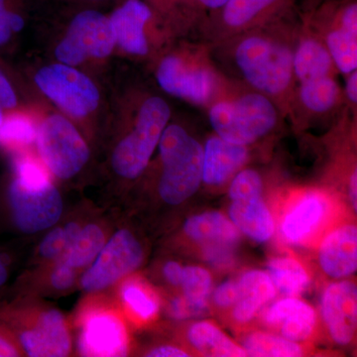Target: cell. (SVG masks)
<instances>
[{
	"mask_svg": "<svg viewBox=\"0 0 357 357\" xmlns=\"http://www.w3.org/2000/svg\"><path fill=\"white\" fill-rule=\"evenodd\" d=\"M170 117V107L160 96H150L141 102L132 124L110 155V166L117 177L134 180L144 172Z\"/></svg>",
	"mask_w": 357,
	"mask_h": 357,
	"instance_id": "6da1fadb",
	"label": "cell"
},
{
	"mask_svg": "<svg viewBox=\"0 0 357 357\" xmlns=\"http://www.w3.org/2000/svg\"><path fill=\"white\" fill-rule=\"evenodd\" d=\"M158 146L160 196L167 204L183 203L198 191L203 181L204 148L177 124L166 126Z\"/></svg>",
	"mask_w": 357,
	"mask_h": 357,
	"instance_id": "7a4b0ae2",
	"label": "cell"
},
{
	"mask_svg": "<svg viewBox=\"0 0 357 357\" xmlns=\"http://www.w3.org/2000/svg\"><path fill=\"white\" fill-rule=\"evenodd\" d=\"M21 351L31 357H64L73 349L72 335L64 314L55 307H10L0 314Z\"/></svg>",
	"mask_w": 357,
	"mask_h": 357,
	"instance_id": "3957f363",
	"label": "cell"
},
{
	"mask_svg": "<svg viewBox=\"0 0 357 357\" xmlns=\"http://www.w3.org/2000/svg\"><path fill=\"white\" fill-rule=\"evenodd\" d=\"M234 59L244 79L263 95L281 96L290 88L293 52L278 40L249 35L237 44Z\"/></svg>",
	"mask_w": 357,
	"mask_h": 357,
	"instance_id": "277c9868",
	"label": "cell"
},
{
	"mask_svg": "<svg viewBox=\"0 0 357 357\" xmlns=\"http://www.w3.org/2000/svg\"><path fill=\"white\" fill-rule=\"evenodd\" d=\"M34 84L72 121H88L102 107L98 84L76 67L59 62L42 66L35 72Z\"/></svg>",
	"mask_w": 357,
	"mask_h": 357,
	"instance_id": "5b68a950",
	"label": "cell"
},
{
	"mask_svg": "<svg viewBox=\"0 0 357 357\" xmlns=\"http://www.w3.org/2000/svg\"><path fill=\"white\" fill-rule=\"evenodd\" d=\"M77 349L83 356H126L130 340L115 302L93 297L79 307L76 317Z\"/></svg>",
	"mask_w": 357,
	"mask_h": 357,
	"instance_id": "8992f818",
	"label": "cell"
},
{
	"mask_svg": "<svg viewBox=\"0 0 357 357\" xmlns=\"http://www.w3.org/2000/svg\"><path fill=\"white\" fill-rule=\"evenodd\" d=\"M208 117L218 136L246 146L269 133L276 126L278 114L267 96L251 93L215 103Z\"/></svg>",
	"mask_w": 357,
	"mask_h": 357,
	"instance_id": "52a82bcc",
	"label": "cell"
},
{
	"mask_svg": "<svg viewBox=\"0 0 357 357\" xmlns=\"http://www.w3.org/2000/svg\"><path fill=\"white\" fill-rule=\"evenodd\" d=\"M37 151L49 172L60 180L76 177L91 159V149L74 121L62 114L46 115L38 123Z\"/></svg>",
	"mask_w": 357,
	"mask_h": 357,
	"instance_id": "ba28073f",
	"label": "cell"
},
{
	"mask_svg": "<svg viewBox=\"0 0 357 357\" xmlns=\"http://www.w3.org/2000/svg\"><path fill=\"white\" fill-rule=\"evenodd\" d=\"M115 39L109 16L93 9L73 17L64 37L54 50L56 62L79 67L88 61H102L114 53Z\"/></svg>",
	"mask_w": 357,
	"mask_h": 357,
	"instance_id": "9c48e42d",
	"label": "cell"
},
{
	"mask_svg": "<svg viewBox=\"0 0 357 357\" xmlns=\"http://www.w3.org/2000/svg\"><path fill=\"white\" fill-rule=\"evenodd\" d=\"M143 258L144 251L132 232L117 230L82 274L79 285L89 294L102 292L135 271Z\"/></svg>",
	"mask_w": 357,
	"mask_h": 357,
	"instance_id": "30bf717a",
	"label": "cell"
},
{
	"mask_svg": "<svg viewBox=\"0 0 357 357\" xmlns=\"http://www.w3.org/2000/svg\"><path fill=\"white\" fill-rule=\"evenodd\" d=\"M8 201L14 223L27 234L50 229L64 211L62 196L53 182L41 187H25L13 178L9 185Z\"/></svg>",
	"mask_w": 357,
	"mask_h": 357,
	"instance_id": "8fae6325",
	"label": "cell"
},
{
	"mask_svg": "<svg viewBox=\"0 0 357 357\" xmlns=\"http://www.w3.org/2000/svg\"><path fill=\"white\" fill-rule=\"evenodd\" d=\"M156 79L169 95L196 105L210 102L218 86L217 76L210 67L177 54L162 59Z\"/></svg>",
	"mask_w": 357,
	"mask_h": 357,
	"instance_id": "7c38bea8",
	"label": "cell"
},
{
	"mask_svg": "<svg viewBox=\"0 0 357 357\" xmlns=\"http://www.w3.org/2000/svg\"><path fill=\"white\" fill-rule=\"evenodd\" d=\"M184 230L192 241L202 244L204 256L215 265L231 261L232 251L239 241L236 225L218 213H206L189 218Z\"/></svg>",
	"mask_w": 357,
	"mask_h": 357,
	"instance_id": "4fadbf2b",
	"label": "cell"
},
{
	"mask_svg": "<svg viewBox=\"0 0 357 357\" xmlns=\"http://www.w3.org/2000/svg\"><path fill=\"white\" fill-rule=\"evenodd\" d=\"M109 17L115 46L128 55L146 56L149 51L146 28L153 18L151 6L143 0H126Z\"/></svg>",
	"mask_w": 357,
	"mask_h": 357,
	"instance_id": "5bb4252c",
	"label": "cell"
},
{
	"mask_svg": "<svg viewBox=\"0 0 357 357\" xmlns=\"http://www.w3.org/2000/svg\"><path fill=\"white\" fill-rule=\"evenodd\" d=\"M321 311L333 340L338 344H349L357 325L356 284L345 281L328 286L324 293Z\"/></svg>",
	"mask_w": 357,
	"mask_h": 357,
	"instance_id": "9a60e30c",
	"label": "cell"
},
{
	"mask_svg": "<svg viewBox=\"0 0 357 357\" xmlns=\"http://www.w3.org/2000/svg\"><path fill=\"white\" fill-rule=\"evenodd\" d=\"M319 263L324 271L333 278H342L356 271V225H344L326 237L319 249Z\"/></svg>",
	"mask_w": 357,
	"mask_h": 357,
	"instance_id": "2e32d148",
	"label": "cell"
},
{
	"mask_svg": "<svg viewBox=\"0 0 357 357\" xmlns=\"http://www.w3.org/2000/svg\"><path fill=\"white\" fill-rule=\"evenodd\" d=\"M264 318L268 325L294 342L307 340L316 324V314L312 307L293 297L275 303Z\"/></svg>",
	"mask_w": 357,
	"mask_h": 357,
	"instance_id": "e0dca14e",
	"label": "cell"
},
{
	"mask_svg": "<svg viewBox=\"0 0 357 357\" xmlns=\"http://www.w3.org/2000/svg\"><path fill=\"white\" fill-rule=\"evenodd\" d=\"M248 155L244 145L234 144L220 136L210 138L204 148V182L213 185L227 182L245 163Z\"/></svg>",
	"mask_w": 357,
	"mask_h": 357,
	"instance_id": "ac0fdd59",
	"label": "cell"
},
{
	"mask_svg": "<svg viewBox=\"0 0 357 357\" xmlns=\"http://www.w3.org/2000/svg\"><path fill=\"white\" fill-rule=\"evenodd\" d=\"M229 215L237 229L257 243H265L273 234V218L261 196L232 199Z\"/></svg>",
	"mask_w": 357,
	"mask_h": 357,
	"instance_id": "d6986e66",
	"label": "cell"
},
{
	"mask_svg": "<svg viewBox=\"0 0 357 357\" xmlns=\"http://www.w3.org/2000/svg\"><path fill=\"white\" fill-rule=\"evenodd\" d=\"M291 0H229L220 9V20L227 29L241 31L285 8Z\"/></svg>",
	"mask_w": 357,
	"mask_h": 357,
	"instance_id": "ffe728a7",
	"label": "cell"
},
{
	"mask_svg": "<svg viewBox=\"0 0 357 357\" xmlns=\"http://www.w3.org/2000/svg\"><path fill=\"white\" fill-rule=\"evenodd\" d=\"M238 296L234 304V317L241 323L250 321L270 300L276 289L269 275L263 271L248 272L237 280Z\"/></svg>",
	"mask_w": 357,
	"mask_h": 357,
	"instance_id": "44dd1931",
	"label": "cell"
},
{
	"mask_svg": "<svg viewBox=\"0 0 357 357\" xmlns=\"http://www.w3.org/2000/svg\"><path fill=\"white\" fill-rule=\"evenodd\" d=\"M117 288L121 312L140 323L152 321L158 314L159 301L146 284L136 277H126Z\"/></svg>",
	"mask_w": 357,
	"mask_h": 357,
	"instance_id": "7402d4cb",
	"label": "cell"
},
{
	"mask_svg": "<svg viewBox=\"0 0 357 357\" xmlns=\"http://www.w3.org/2000/svg\"><path fill=\"white\" fill-rule=\"evenodd\" d=\"M333 59L326 44L316 38L303 39L293 53L294 76L300 83L332 75Z\"/></svg>",
	"mask_w": 357,
	"mask_h": 357,
	"instance_id": "603a6c76",
	"label": "cell"
},
{
	"mask_svg": "<svg viewBox=\"0 0 357 357\" xmlns=\"http://www.w3.org/2000/svg\"><path fill=\"white\" fill-rule=\"evenodd\" d=\"M107 241L105 230L98 223H89L79 230L74 243L57 260L79 276L93 262Z\"/></svg>",
	"mask_w": 357,
	"mask_h": 357,
	"instance_id": "cb8c5ba5",
	"label": "cell"
},
{
	"mask_svg": "<svg viewBox=\"0 0 357 357\" xmlns=\"http://www.w3.org/2000/svg\"><path fill=\"white\" fill-rule=\"evenodd\" d=\"M326 204L319 197H305L289 211L282 223L284 236L291 243H299L309 236L325 215Z\"/></svg>",
	"mask_w": 357,
	"mask_h": 357,
	"instance_id": "d4e9b609",
	"label": "cell"
},
{
	"mask_svg": "<svg viewBox=\"0 0 357 357\" xmlns=\"http://www.w3.org/2000/svg\"><path fill=\"white\" fill-rule=\"evenodd\" d=\"M188 338L192 347L206 356L241 357L246 351L210 323L202 321L190 328Z\"/></svg>",
	"mask_w": 357,
	"mask_h": 357,
	"instance_id": "484cf974",
	"label": "cell"
},
{
	"mask_svg": "<svg viewBox=\"0 0 357 357\" xmlns=\"http://www.w3.org/2000/svg\"><path fill=\"white\" fill-rule=\"evenodd\" d=\"M38 123L22 109L4 112L0 124V145L13 152L25 151L36 141Z\"/></svg>",
	"mask_w": 357,
	"mask_h": 357,
	"instance_id": "4316f807",
	"label": "cell"
},
{
	"mask_svg": "<svg viewBox=\"0 0 357 357\" xmlns=\"http://www.w3.org/2000/svg\"><path fill=\"white\" fill-rule=\"evenodd\" d=\"M326 46L333 64L344 74H351L357 68V27L340 24L326 35Z\"/></svg>",
	"mask_w": 357,
	"mask_h": 357,
	"instance_id": "83f0119b",
	"label": "cell"
},
{
	"mask_svg": "<svg viewBox=\"0 0 357 357\" xmlns=\"http://www.w3.org/2000/svg\"><path fill=\"white\" fill-rule=\"evenodd\" d=\"M268 270L275 289L287 297L300 295L309 285L306 270L293 258H274L268 263Z\"/></svg>",
	"mask_w": 357,
	"mask_h": 357,
	"instance_id": "f1b7e54d",
	"label": "cell"
},
{
	"mask_svg": "<svg viewBox=\"0 0 357 357\" xmlns=\"http://www.w3.org/2000/svg\"><path fill=\"white\" fill-rule=\"evenodd\" d=\"M340 98V86L332 75L301 84V102L314 114H325L332 109Z\"/></svg>",
	"mask_w": 357,
	"mask_h": 357,
	"instance_id": "f546056e",
	"label": "cell"
},
{
	"mask_svg": "<svg viewBox=\"0 0 357 357\" xmlns=\"http://www.w3.org/2000/svg\"><path fill=\"white\" fill-rule=\"evenodd\" d=\"M244 351L250 356L294 357L302 356V349L285 337L265 333H255L244 342Z\"/></svg>",
	"mask_w": 357,
	"mask_h": 357,
	"instance_id": "4dcf8cb0",
	"label": "cell"
},
{
	"mask_svg": "<svg viewBox=\"0 0 357 357\" xmlns=\"http://www.w3.org/2000/svg\"><path fill=\"white\" fill-rule=\"evenodd\" d=\"M183 297L201 314L206 309L208 296L211 292V276L204 268L189 266L183 270Z\"/></svg>",
	"mask_w": 357,
	"mask_h": 357,
	"instance_id": "1f68e13d",
	"label": "cell"
},
{
	"mask_svg": "<svg viewBox=\"0 0 357 357\" xmlns=\"http://www.w3.org/2000/svg\"><path fill=\"white\" fill-rule=\"evenodd\" d=\"M81 229L79 223L70 222L64 227L52 229L40 243V256L50 263L56 261L72 245Z\"/></svg>",
	"mask_w": 357,
	"mask_h": 357,
	"instance_id": "d6a6232c",
	"label": "cell"
},
{
	"mask_svg": "<svg viewBox=\"0 0 357 357\" xmlns=\"http://www.w3.org/2000/svg\"><path fill=\"white\" fill-rule=\"evenodd\" d=\"M25 20L16 9L14 0L0 6V49L10 43L14 35L22 31Z\"/></svg>",
	"mask_w": 357,
	"mask_h": 357,
	"instance_id": "836d02e7",
	"label": "cell"
},
{
	"mask_svg": "<svg viewBox=\"0 0 357 357\" xmlns=\"http://www.w3.org/2000/svg\"><path fill=\"white\" fill-rule=\"evenodd\" d=\"M261 177L255 170H244L237 174L229 189L231 199L261 196Z\"/></svg>",
	"mask_w": 357,
	"mask_h": 357,
	"instance_id": "e575fe53",
	"label": "cell"
},
{
	"mask_svg": "<svg viewBox=\"0 0 357 357\" xmlns=\"http://www.w3.org/2000/svg\"><path fill=\"white\" fill-rule=\"evenodd\" d=\"M0 107L4 112L21 109L20 98L10 74L0 64Z\"/></svg>",
	"mask_w": 357,
	"mask_h": 357,
	"instance_id": "d590c367",
	"label": "cell"
},
{
	"mask_svg": "<svg viewBox=\"0 0 357 357\" xmlns=\"http://www.w3.org/2000/svg\"><path fill=\"white\" fill-rule=\"evenodd\" d=\"M77 278L79 276L62 262L56 260L52 263L50 274H49V283L54 290L58 291V292L70 290L77 283Z\"/></svg>",
	"mask_w": 357,
	"mask_h": 357,
	"instance_id": "8d00e7d4",
	"label": "cell"
},
{
	"mask_svg": "<svg viewBox=\"0 0 357 357\" xmlns=\"http://www.w3.org/2000/svg\"><path fill=\"white\" fill-rule=\"evenodd\" d=\"M238 296V286L237 281H229L222 284L215 290L213 300L218 306L222 307L234 306Z\"/></svg>",
	"mask_w": 357,
	"mask_h": 357,
	"instance_id": "74e56055",
	"label": "cell"
},
{
	"mask_svg": "<svg viewBox=\"0 0 357 357\" xmlns=\"http://www.w3.org/2000/svg\"><path fill=\"white\" fill-rule=\"evenodd\" d=\"M22 354L13 333L0 321V357L21 356Z\"/></svg>",
	"mask_w": 357,
	"mask_h": 357,
	"instance_id": "f35d334b",
	"label": "cell"
},
{
	"mask_svg": "<svg viewBox=\"0 0 357 357\" xmlns=\"http://www.w3.org/2000/svg\"><path fill=\"white\" fill-rule=\"evenodd\" d=\"M169 314L176 319H185L198 316L201 312L192 306L184 297H176L171 301L168 307Z\"/></svg>",
	"mask_w": 357,
	"mask_h": 357,
	"instance_id": "ab89813d",
	"label": "cell"
},
{
	"mask_svg": "<svg viewBox=\"0 0 357 357\" xmlns=\"http://www.w3.org/2000/svg\"><path fill=\"white\" fill-rule=\"evenodd\" d=\"M183 270L184 268L181 266L178 263L169 261L164 265L163 275L169 284L173 286H180L181 282H182Z\"/></svg>",
	"mask_w": 357,
	"mask_h": 357,
	"instance_id": "60d3db41",
	"label": "cell"
},
{
	"mask_svg": "<svg viewBox=\"0 0 357 357\" xmlns=\"http://www.w3.org/2000/svg\"><path fill=\"white\" fill-rule=\"evenodd\" d=\"M146 356L149 357H185L189 356L187 352L173 345H160L151 349Z\"/></svg>",
	"mask_w": 357,
	"mask_h": 357,
	"instance_id": "b9f144b4",
	"label": "cell"
},
{
	"mask_svg": "<svg viewBox=\"0 0 357 357\" xmlns=\"http://www.w3.org/2000/svg\"><path fill=\"white\" fill-rule=\"evenodd\" d=\"M345 93L347 98L352 105H356L357 102V73L354 70L349 74L347 79V86H345Z\"/></svg>",
	"mask_w": 357,
	"mask_h": 357,
	"instance_id": "7bdbcfd3",
	"label": "cell"
},
{
	"mask_svg": "<svg viewBox=\"0 0 357 357\" xmlns=\"http://www.w3.org/2000/svg\"><path fill=\"white\" fill-rule=\"evenodd\" d=\"M190 1L192 2V4L201 7V8L215 11L225 6L229 0H190Z\"/></svg>",
	"mask_w": 357,
	"mask_h": 357,
	"instance_id": "ee69618b",
	"label": "cell"
},
{
	"mask_svg": "<svg viewBox=\"0 0 357 357\" xmlns=\"http://www.w3.org/2000/svg\"><path fill=\"white\" fill-rule=\"evenodd\" d=\"M357 176L356 171L352 174L351 183H349V196H351L352 206L354 211L357 210Z\"/></svg>",
	"mask_w": 357,
	"mask_h": 357,
	"instance_id": "f6af8a7d",
	"label": "cell"
},
{
	"mask_svg": "<svg viewBox=\"0 0 357 357\" xmlns=\"http://www.w3.org/2000/svg\"><path fill=\"white\" fill-rule=\"evenodd\" d=\"M7 278H8V270H7L6 262L0 257V287L6 283Z\"/></svg>",
	"mask_w": 357,
	"mask_h": 357,
	"instance_id": "bcb514c9",
	"label": "cell"
},
{
	"mask_svg": "<svg viewBox=\"0 0 357 357\" xmlns=\"http://www.w3.org/2000/svg\"><path fill=\"white\" fill-rule=\"evenodd\" d=\"M149 1L153 2L156 6L169 8V7L174 6L175 4L185 1V0H149Z\"/></svg>",
	"mask_w": 357,
	"mask_h": 357,
	"instance_id": "7dc6e473",
	"label": "cell"
},
{
	"mask_svg": "<svg viewBox=\"0 0 357 357\" xmlns=\"http://www.w3.org/2000/svg\"><path fill=\"white\" fill-rule=\"evenodd\" d=\"M13 1V0H0V6H6L9 2Z\"/></svg>",
	"mask_w": 357,
	"mask_h": 357,
	"instance_id": "c3c4849f",
	"label": "cell"
},
{
	"mask_svg": "<svg viewBox=\"0 0 357 357\" xmlns=\"http://www.w3.org/2000/svg\"><path fill=\"white\" fill-rule=\"evenodd\" d=\"M3 116H4L3 109H2V107H0V124H1L2 119H3Z\"/></svg>",
	"mask_w": 357,
	"mask_h": 357,
	"instance_id": "681fc988",
	"label": "cell"
},
{
	"mask_svg": "<svg viewBox=\"0 0 357 357\" xmlns=\"http://www.w3.org/2000/svg\"><path fill=\"white\" fill-rule=\"evenodd\" d=\"M86 1L98 2V1H103V0H86Z\"/></svg>",
	"mask_w": 357,
	"mask_h": 357,
	"instance_id": "f907efd6",
	"label": "cell"
}]
</instances>
